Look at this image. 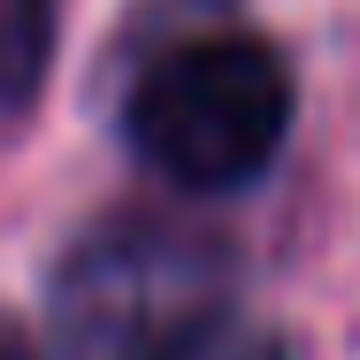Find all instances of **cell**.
I'll list each match as a JSON object with an SVG mask.
<instances>
[{
    "label": "cell",
    "instance_id": "obj_2",
    "mask_svg": "<svg viewBox=\"0 0 360 360\" xmlns=\"http://www.w3.org/2000/svg\"><path fill=\"white\" fill-rule=\"evenodd\" d=\"M230 245L176 215H108L62 253L46 314L62 360H153L222 307Z\"/></svg>",
    "mask_w": 360,
    "mask_h": 360
},
{
    "label": "cell",
    "instance_id": "obj_4",
    "mask_svg": "<svg viewBox=\"0 0 360 360\" xmlns=\"http://www.w3.org/2000/svg\"><path fill=\"white\" fill-rule=\"evenodd\" d=\"M153 360H291V345L269 330V322H253V314H230V307H215V314H200L184 338H169Z\"/></svg>",
    "mask_w": 360,
    "mask_h": 360
},
{
    "label": "cell",
    "instance_id": "obj_1",
    "mask_svg": "<svg viewBox=\"0 0 360 360\" xmlns=\"http://www.w3.org/2000/svg\"><path fill=\"white\" fill-rule=\"evenodd\" d=\"M123 139L176 192H245L291 139V70L253 31L153 54L123 100Z\"/></svg>",
    "mask_w": 360,
    "mask_h": 360
},
{
    "label": "cell",
    "instance_id": "obj_3",
    "mask_svg": "<svg viewBox=\"0 0 360 360\" xmlns=\"http://www.w3.org/2000/svg\"><path fill=\"white\" fill-rule=\"evenodd\" d=\"M62 46V0H0V115H23Z\"/></svg>",
    "mask_w": 360,
    "mask_h": 360
},
{
    "label": "cell",
    "instance_id": "obj_5",
    "mask_svg": "<svg viewBox=\"0 0 360 360\" xmlns=\"http://www.w3.org/2000/svg\"><path fill=\"white\" fill-rule=\"evenodd\" d=\"M0 360H46V353H39V345H31L15 322H0Z\"/></svg>",
    "mask_w": 360,
    "mask_h": 360
}]
</instances>
